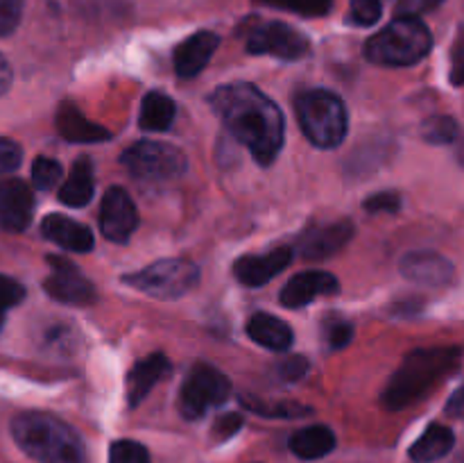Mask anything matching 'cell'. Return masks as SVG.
<instances>
[{
  "label": "cell",
  "instance_id": "35",
  "mask_svg": "<svg viewBox=\"0 0 464 463\" xmlns=\"http://www.w3.org/2000/svg\"><path fill=\"white\" fill-rule=\"evenodd\" d=\"M23 298H25V289L12 277L0 275V309L7 311V309L16 307Z\"/></svg>",
  "mask_w": 464,
  "mask_h": 463
},
{
  "label": "cell",
  "instance_id": "11",
  "mask_svg": "<svg viewBox=\"0 0 464 463\" xmlns=\"http://www.w3.org/2000/svg\"><path fill=\"white\" fill-rule=\"evenodd\" d=\"M50 263L54 266V271L44 281V289L50 298L57 300V302L75 304V307H86V304L95 302V298H98L95 286L77 271V266L57 257L50 259Z\"/></svg>",
  "mask_w": 464,
  "mask_h": 463
},
{
  "label": "cell",
  "instance_id": "6",
  "mask_svg": "<svg viewBox=\"0 0 464 463\" xmlns=\"http://www.w3.org/2000/svg\"><path fill=\"white\" fill-rule=\"evenodd\" d=\"M121 163L130 171L131 177L140 182H152V184L179 180L188 168L184 150L161 143V141H139L130 145L121 154Z\"/></svg>",
  "mask_w": 464,
  "mask_h": 463
},
{
  "label": "cell",
  "instance_id": "22",
  "mask_svg": "<svg viewBox=\"0 0 464 463\" xmlns=\"http://www.w3.org/2000/svg\"><path fill=\"white\" fill-rule=\"evenodd\" d=\"M290 449L304 461H315L335 449V434L326 425H311L290 436Z\"/></svg>",
  "mask_w": 464,
  "mask_h": 463
},
{
  "label": "cell",
  "instance_id": "8",
  "mask_svg": "<svg viewBox=\"0 0 464 463\" xmlns=\"http://www.w3.org/2000/svg\"><path fill=\"white\" fill-rule=\"evenodd\" d=\"M231 393V384L218 368L199 361L186 375L179 393V411L188 420H198L211 407L225 402Z\"/></svg>",
  "mask_w": 464,
  "mask_h": 463
},
{
  "label": "cell",
  "instance_id": "33",
  "mask_svg": "<svg viewBox=\"0 0 464 463\" xmlns=\"http://www.w3.org/2000/svg\"><path fill=\"white\" fill-rule=\"evenodd\" d=\"M243 404L245 407L254 409V411L258 413V416H285V418H295V416H302L306 409L297 407V404H258L256 399H249V398H243Z\"/></svg>",
  "mask_w": 464,
  "mask_h": 463
},
{
  "label": "cell",
  "instance_id": "20",
  "mask_svg": "<svg viewBox=\"0 0 464 463\" xmlns=\"http://www.w3.org/2000/svg\"><path fill=\"white\" fill-rule=\"evenodd\" d=\"M57 132L71 143H100L111 139V132L89 121L72 103H62L57 109Z\"/></svg>",
  "mask_w": 464,
  "mask_h": 463
},
{
  "label": "cell",
  "instance_id": "42",
  "mask_svg": "<svg viewBox=\"0 0 464 463\" xmlns=\"http://www.w3.org/2000/svg\"><path fill=\"white\" fill-rule=\"evenodd\" d=\"M12 66H9L7 59L0 54V95H5L9 91V86H12Z\"/></svg>",
  "mask_w": 464,
  "mask_h": 463
},
{
  "label": "cell",
  "instance_id": "27",
  "mask_svg": "<svg viewBox=\"0 0 464 463\" xmlns=\"http://www.w3.org/2000/svg\"><path fill=\"white\" fill-rule=\"evenodd\" d=\"M63 168L57 159L50 157H36L32 163V184L39 191H50L53 186H57V182L62 180Z\"/></svg>",
  "mask_w": 464,
  "mask_h": 463
},
{
  "label": "cell",
  "instance_id": "36",
  "mask_svg": "<svg viewBox=\"0 0 464 463\" xmlns=\"http://www.w3.org/2000/svg\"><path fill=\"white\" fill-rule=\"evenodd\" d=\"M401 207V198L399 193H392V191H385V193L372 195L370 200H365V209L372 213H394Z\"/></svg>",
  "mask_w": 464,
  "mask_h": 463
},
{
  "label": "cell",
  "instance_id": "7",
  "mask_svg": "<svg viewBox=\"0 0 464 463\" xmlns=\"http://www.w3.org/2000/svg\"><path fill=\"white\" fill-rule=\"evenodd\" d=\"M125 281L140 293L159 300H177L188 293L199 281V268L181 257L159 259L134 275H125Z\"/></svg>",
  "mask_w": 464,
  "mask_h": 463
},
{
  "label": "cell",
  "instance_id": "4",
  "mask_svg": "<svg viewBox=\"0 0 464 463\" xmlns=\"http://www.w3.org/2000/svg\"><path fill=\"white\" fill-rule=\"evenodd\" d=\"M433 48V34L417 16H399L365 44V57L379 66H412Z\"/></svg>",
  "mask_w": 464,
  "mask_h": 463
},
{
  "label": "cell",
  "instance_id": "16",
  "mask_svg": "<svg viewBox=\"0 0 464 463\" xmlns=\"http://www.w3.org/2000/svg\"><path fill=\"white\" fill-rule=\"evenodd\" d=\"M290 259H293L290 248H276L267 254H252V257H243L234 263V275L240 284L258 289L275 280L288 266Z\"/></svg>",
  "mask_w": 464,
  "mask_h": 463
},
{
  "label": "cell",
  "instance_id": "15",
  "mask_svg": "<svg viewBox=\"0 0 464 463\" xmlns=\"http://www.w3.org/2000/svg\"><path fill=\"white\" fill-rule=\"evenodd\" d=\"M340 291L338 280L331 272L324 271H308L295 275L281 291V302L288 309H299L311 304L315 298L324 295H335Z\"/></svg>",
  "mask_w": 464,
  "mask_h": 463
},
{
  "label": "cell",
  "instance_id": "19",
  "mask_svg": "<svg viewBox=\"0 0 464 463\" xmlns=\"http://www.w3.org/2000/svg\"><path fill=\"white\" fill-rule=\"evenodd\" d=\"M170 359L161 352L150 354L143 361L136 363V366L131 368L130 377H127V398H130V407H136V404L143 402V399L148 398L150 390H152L159 381L166 379V377L170 375Z\"/></svg>",
  "mask_w": 464,
  "mask_h": 463
},
{
  "label": "cell",
  "instance_id": "25",
  "mask_svg": "<svg viewBox=\"0 0 464 463\" xmlns=\"http://www.w3.org/2000/svg\"><path fill=\"white\" fill-rule=\"evenodd\" d=\"M177 113V104L170 95L161 91H150L143 98L139 113V125L145 132H163L172 125Z\"/></svg>",
  "mask_w": 464,
  "mask_h": 463
},
{
  "label": "cell",
  "instance_id": "40",
  "mask_svg": "<svg viewBox=\"0 0 464 463\" xmlns=\"http://www.w3.org/2000/svg\"><path fill=\"white\" fill-rule=\"evenodd\" d=\"M308 370V361L304 357H290L281 363V377L284 379H299V377L306 375Z\"/></svg>",
  "mask_w": 464,
  "mask_h": 463
},
{
  "label": "cell",
  "instance_id": "30",
  "mask_svg": "<svg viewBox=\"0 0 464 463\" xmlns=\"http://www.w3.org/2000/svg\"><path fill=\"white\" fill-rule=\"evenodd\" d=\"M381 0H352V7H349V23L361 27L374 25L381 18Z\"/></svg>",
  "mask_w": 464,
  "mask_h": 463
},
{
  "label": "cell",
  "instance_id": "32",
  "mask_svg": "<svg viewBox=\"0 0 464 463\" xmlns=\"http://www.w3.org/2000/svg\"><path fill=\"white\" fill-rule=\"evenodd\" d=\"M353 336V327L347 320H331L324 327V339L329 343L331 350H340L344 345H349Z\"/></svg>",
  "mask_w": 464,
  "mask_h": 463
},
{
  "label": "cell",
  "instance_id": "29",
  "mask_svg": "<svg viewBox=\"0 0 464 463\" xmlns=\"http://www.w3.org/2000/svg\"><path fill=\"white\" fill-rule=\"evenodd\" d=\"M109 463H150V452L145 445L122 438L109 448Z\"/></svg>",
  "mask_w": 464,
  "mask_h": 463
},
{
  "label": "cell",
  "instance_id": "23",
  "mask_svg": "<svg viewBox=\"0 0 464 463\" xmlns=\"http://www.w3.org/2000/svg\"><path fill=\"white\" fill-rule=\"evenodd\" d=\"M453 445H456V434H453L447 425L435 422V425H430L429 429L412 443L411 452L408 454H411V458L415 463H435L440 461V458L447 457L453 449Z\"/></svg>",
  "mask_w": 464,
  "mask_h": 463
},
{
  "label": "cell",
  "instance_id": "13",
  "mask_svg": "<svg viewBox=\"0 0 464 463\" xmlns=\"http://www.w3.org/2000/svg\"><path fill=\"white\" fill-rule=\"evenodd\" d=\"M401 275L406 280L415 281L421 286H444L453 280L456 268L444 254L433 252V250H415L408 252L399 263Z\"/></svg>",
  "mask_w": 464,
  "mask_h": 463
},
{
  "label": "cell",
  "instance_id": "5",
  "mask_svg": "<svg viewBox=\"0 0 464 463\" xmlns=\"http://www.w3.org/2000/svg\"><path fill=\"white\" fill-rule=\"evenodd\" d=\"M297 118L306 139L317 148L331 150L347 136V107L335 94L324 89L306 91L297 98Z\"/></svg>",
  "mask_w": 464,
  "mask_h": 463
},
{
  "label": "cell",
  "instance_id": "2",
  "mask_svg": "<svg viewBox=\"0 0 464 463\" xmlns=\"http://www.w3.org/2000/svg\"><path fill=\"white\" fill-rule=\"evenodd\" d=\"M462 350L456 345L420 348L408 354L399 370L390 377L383 390V407L388 411H401L412 407L433 389H438L449 375L460 368Z\"/></svg>",
  "mask_w": 464,
  "mask_h": 463
},
{
  "label": "cell",
  "instance_id": "10",
  "mask_svg": "<svg viewBox=\"0 0 464 463\" xmlns=\"http://www.w3.org/2000/svg\"><path fill=\"white\" fill-rule=\"evenodd\" d=\"M136 225H139V213H136L134 200L125 189L111 186L100 204V232L104 239L111 243H125L134 234Z\"/></svg>",
  "mask_w": 464,
  "mask_h": 463
},
{
  "label": "cell",
  "instance_id": "39",
  "mask_svg": "<svg viewBox=\"0 0 464 463\" xmlns=\"http://www.w3.org/2000/svg\"><path fill=\"white\" fill-rule=\"evenodd\" d=\"M442 3L444 0H399L397 14L399 16H420V14L440 7Z\"/></svg>",
  "mask_w": 464,
  "mask_h": 463
},
{
  "label": "cell",
  "instance_id": "24",
  "mask_svg": "<svg viewBox=\"0 0 464 463\" xmlns=\"http://www.w3.org/2000/svg\"><path fill=\"white\" fill-rule=\"evenodd\" d=\"M95 180H93V163L89 157H80L72 166L71 175L63 182V186L59 189V200L68 207H86L93 198Z\"/></svg>",
  "mask_w": 464,
  "mask_h": 463
},
{
  "label": "cell",
  "instance_id": "1",
  "mask_svg": "<svg viewBox=\"0 0 464 463\" xmlns=\"http://www.w3.org/2000/svg\"><path fill=\"white\" fill-rule=\"evenodd\" d=\"M213 112L258 163H272L284 148V113L275 100L247 82H231L213 91Z\"/></svg>",
  "mask_w": 464,
  "mask_h": 463
},
{
  "label": "cell",
  "instance_id": "34",
  "mask_svg": "<svg viewBox=\"0 0 464 463\" xmlns=\"http://www.w3.org/2000/svg\"><path fill=\"white\" fill-rule=\"evenodd\" d=\"M23 150L16 141L12 139H0V175L5 172H14L21 166Z\"/></svg>",
  "mask_w": 464,
  "mask_h": 463
},
{
  "label": "cell",
  "instance_id": "43",
  "mask_svg": "<svg viewBox=\"0 0 464 463\" xmlns=\"http://www.w3.org/2000/svg\"><path fill=\"white\" fill-rule=\"evenodd\" d=\"M5 325V309H0V330H3Z\"/></svg>",
  "mask_w": 464,
  "mask_h": 463
},
{
  "label": "cell",
  "instance_id": "17",
  "mask_svg": "<svg viewBox=\"0 0 464 463\" xmlns=\"http://www.w3.org/2000/svg\"><path fill=\"white\" fill-rule=\"evenodd\" d=\"M352 236L353 225L349 221L331 222V225L306 232L299 239V252H302L304 259H311V261L326 259L338 252V250H343L352 241Z\"/></svg>",
  "mask_w": 464,
  "mask_h": 463
},
{
  "label": "cell",
  "instance_id": "18",
  "mask_svg": "<svg viewBox=\"0 0 464 463\" xmlns=\"http://www.w3.org/2000/svg\"><path fill=\"white\" fill-rule=\"evenodd\" d=\"M41 232L48 241H53L59 248L68 252H91L93 250V234L86 225L62 216V213H50L41 222Z\"/></svg>",
  "mask_w": 464,
  "mask_h": 463
},
{
  "label": "cell",
  "instance_id": "21",
  "mask_svg": "<svg viewBox=\"0 0 464 463\" xmlns=\"http://www.w3.org/2000/svg\"><path fill=\"white\" fill-rule=\"evenodd\" d=\"M247 334L254 343L272 352H285L293 345V330L272 313H254L247 320Z\"/></svg>",
  "mask_w": 464,
  "mask_h": 463
},
{
  "label": "cell",
  "instance_id": "37",
  "mask_svg": "<svg viewBox=\"0 0 464 463\" xmlns=\"http://www.w3.org/2000/svg\"><path fill=\"white\" fill-rule=\"evenodd\" d=\"M240 427H243V416H238V413H227V416L218 418L216 425H213V438L218 443H222V440L231 438Z\"/></svg>",
  "mask_w": 464,
  "mask_h": 463
},
{
  "label": "cell",
  "instance_id": "14",
  "mask_svg": "<svg viewBox=\"0 0 464 463\" xmlns=\"http://www.w3.org/2000/svg\"><path fill=\"white\" fill-rule=\"evenodd\" d=\"M220 45V36L211 30H202L190 34L188 39L181 41L172 54V64H175V73L184 80L199 75L211 62L213 53Z\"/></svg>",
  "mask_w": 464,
  "mask_h": 463
},
{
  "label": "cell",
  "instance_id": "38",
  "mask_svg": "<svg viewBox=\"0 0 464 463\" xmlns=\"http://www.w3.org/2000/svg\"><path fill=\"white\" fill-rule=\"evenodd\" d=\"M451 82L456 86H464V27L453 44L451 53Z\"/></svg>",
  "mask_w": 464,
  "mask_h": 463
},
{
  "label": "cell",
  "instance_id": "41",
  "mask_svg": "<svg viewBox=\"0 0 464 463\" xmlns=\"http://www.w3.org/2000/svg\"><path fill=\"white\" fill-rule=\"evenodd\" d=\"M447 411H449V416H453V418H464V384L456 390V393H453V398L449 399Z\"/></svg>",
  "mask_w": 464,
  "mask_h": 463
},
{
  "label": "cell",
  "instance_id": "28",
  "mask_svg": "<svg viewBox=\"0 0 464 463\" xmlns=\"http://www.w3.org/2000/svg\"><path fill=\"white\" fill-rule=\"evenodd\" d=\"M256 3L267 5V7L288 9L299 16H324L334 0H256Z\"/></svg>",
  "mask_w": 464,
  "mask_h": 463
},
{
  "label": "cell",
  "instance_id": "9",
  "mask_svg": "<svg viewBox=\"0 0 464 463\" xmlns=\"http://www.w3.org/2000/svg\"><path fill=\"white\" fill-rule=\"evenodd\" d=\"M247 50L252 54H270V57L297 62L311 50V41L293 25L281 21H267L254 27L247 36Z\"/></svg>",
  "mask_w": 464,
  "mask_h": 463
},
{
  "label": "cell",
  "instance_id": "26",
  "mask_svg": "<svg viewBox=\"0 0 464 463\" xmlns=\"http://www.w3.org/2000/svg\"><path fill=\"white\" fill-rule=\"evenodd\" d=\"M458 123L451 116H433L421 125V136L433 145H447L458 139Z\"/></svg>",
  "mask_w": 464,
  "mask_h": 463
},
{
  "label": "cell",
  "instance_id": "12",
  "mask_svg": "<svg viewBox=\"0 0 464 463\" xmlns=\"http://www.w3.org/2000/svg\"><path fill=\"white\" fill-rule=\"evenodd\" d=\"M34 213V195L21 180L0 182V230L25 232Z\"/></svg>",
  "mask_w": 464,
  "mask_h": 463
},
{
  "label": "cell",
  "instance_id": "44",
  "mask_svg": "<svg viewBox=\"0 0 464 463\" xmlns=\"http://www.w3.org/2000/svg\"><path fill=\"white\" fill-rule=\"evenodd\" d=\"M460 162H462V166H464V145H462V150H460Z\"/></svg>",
  "mask_w": 464,
  "mask_h": 463
},
{
  "label": "cell",
  "instance_id": "3",
  "mask_svg": "<svg viewBox=\"0 0 464 463\" xmlns=\"http://www.w3.org/2000/svg\"><path fill=\"white\" fill-rule=\"evenodd\" d=\"M12 436L36 463H89L80 434L53 413H18L12 420Z\"/></svg>",
  "mask_w": 464,
  "mask_h": 463
},
{
  "label": "cell",
  "instance_id": "31",
  "mask_svg": "<svg viewBox=\"0 0 464 463\" xmlns=\"http://www.w3.org/2000/svg\"><path fill=\"white\" fill-rule=\"evenodd\" d=\"M23 16V0H0V36L12 34Z\"/></svg>",
  "mask_w": 464,
  "mask_h": 463
}]
</instances>
